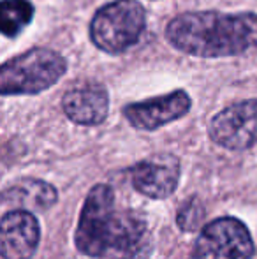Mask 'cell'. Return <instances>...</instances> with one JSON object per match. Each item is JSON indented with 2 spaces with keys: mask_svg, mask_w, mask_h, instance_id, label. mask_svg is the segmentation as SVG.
I'll use <instances>...</instances> for the list:
<instances>
[{
  "mask_svg": "<svg viewBox=\"0 0 257 259\" xmlns=\"http://www.w3.org/2000/svg\"><path fill=\"white\" fill-rule=\"evenodd\" d=\"M146 30V9L137 0H113L99 7L90 21V39L108 55L127 53Z\"/></svg>",
  "mask_w": 257,
  "mask_h": 259,
  "instance_id": "obj_3",
  "label": "cell"
},
{
  "mask_svg": "<svg viewBox=\"0 0 257 259\" xmlns=\"http://www.w3.org/2000/svg\"><path fill=\"white\" fill-rule=\"evenodd\" d=\"M4 205H11L16 210L44 211L52 208L59 199V192L52 184L37 178H21L11 184L4 191Z\"/></svg>",
  "mask_w": 257,
  "mask_h": 259,
  "instance_id": "obj_12",
  "label": "cell"
},
{
  "mask_svg": "<svg viewBox=\"0 0 257 259\" xmlns=\"http://www.w3.org/2000/svg\"><path fill=\"white\" fill-rule=\"evenodd\" d=\"M34 4L30 0H2L0 30L7 39H16L34 20Z\"/></svg>",
  "mask_w": 257,
  "mask_h": 259,
  "instance_id": "obj_13",
  "label": "cell"
},
{
  "mask_svg": "<svg viewBox=\"0 0 257 259\" xmlns=\"http://www.w3.org/2000/svg\"><path fill=\"white\" fill-rule=\"evenodd\" d=\"M204 206L197 198H190L182 208L178 210L176 215V224L182 231H195L201 228L202 221H204Z\"/></svg>",
  "mask_w": 257,
  "mask_h": 259,
  "instance_id": "obj_14",
  "label": "cell"
},
{
  "mask_svg": "<svg viewBox=\"0 0 257 259\" xmlns=\"http://www.w3.org/2000/svg\"><path fill=\"white\" fill-rule=\"evenodd\" d=\"M67 72V60L62 53L49 48H32L6 60L0 69V94L35 96L52 89Z\"/></svg>",
  "mask_w": 257,
  "mask_h": 259,
  "instance_id": "obj_2",
  "label": "cell"
},
{
  "mask_svg": "<svg viewBox=\"0 0 257 259\" xmlns=\"http://www.w3.org/2000/svg\"><path fill=\"white\" fill-rule=\"evenodd\" d=\"M150 250L151 235L143 215L134 210L118 211L102 259H146Z\"/></svg>",
  "mask_w": 257,
  "mask_h": 259,
  "instance_id": "obj_10",
  "label": "cell"
},
{
  "mask_svg": "<svg viewBox=\"0 0 257 259\" xmlns=\"http://www.w3.org/2000/svg\"><path fill=\"white\" fill-rule=\"evenodd\" d=\"M62 109L71 122L78 125H99L110 113V96L102 83L78 79L65 90Z\"/></svg>",
  "mask_w": 257,
  "mask_h": 259,
  "instance_id": "obj_9",
  "label": "cell"
},
{
  "mask_svg": "<svg viewBox=\"0 0 257 259\" xmlns=\"http://www.w3.org/2000/svg\"><path fill=\"white\" fill-rule=\"evenodd\" d=\"M164 35L173 48L190 57H241L257 52V13H182L166 25Z\"/></svg>",
  "mask_w": 257,
  "mask_h": 259,
  "instance_id": "obj_1",
  "label": "cell"
},
{
  "mask_svg": "<svg viewBox=\"0 0 257 259\" xmlns=\"http://www.w3.org/2000/svg\"><path fill=\"white\" fill-rule=\"evenodd\" d=\"M192 108V99L185 90H173L150 99L124 106L125 120L139 131H157L171 122L183 118Z\"/></svg>",
  "mask_w": 257,
  "mask_h": 259,
  "instance_id": "obj_7",
  "label": "cell"
},
{
  "mask_svg": "<svg viewBox=\"0 0 257 259\" xmlns=\"http://www.w3.org/2000/svg\"><path fill=\"white\" fill-rule=\"evenodd\" d=\"M117 213L113 189L106 184L93 185L85 198L74 233L79 252L88 257H104Z\"/></svg>",
  "mask_w": 257,
  "mask_h": 259,
  "instance_id": "obj_4",
  "label": "cell"
},
{
  "mask_svg": "<svg viewBox=\"0 0 257 259\" xmlns=\"http://www.w3.org/2000/svg\"><path fill=\"white\" fill-rule=\"evenodd\" d=\"M255 252L248 228L236 217H220L201 229L194 259H250Z\"/></svg>",
  "mask_w": 257,
  "mask_h": 259,
  "instance_id": "obj_5",
  "label": "cell"
},
{
  "mask_svg": "<svg viewBox=\"0 0 257 259\" xmlns=\"http://www.w3.org/2000/svg\"><path fill=\"white\" fill-rule=\"evenodd\" d=\"M208 134L215 145L233 152L257 145V99L238 101L220 109L210 120Z\"/></svg>",
  "mask_w": 257,
  "mask_h": 259,
  "instance_id": "obj_6",
  "label": "cell"
},
{
  "mask_svg": "<svg viewBox=\"0 0 257 259\" xmlns=\"http://www.w3.org/2000/svg\"><path fill=\"white\" fill-rule=\"evenodd\" d=\"M180 160L171 154H157L139 160L127 169L129 180L137 192L153 199L169 198L180 182Z\"/></svg>",
  "mask_w": 257,
  "mask_h": 259,
  "instance_id": "obj_8",
  "label": "cell"
},
{
  "mask_svg": "<svg viewBox=\"0 0 257 259\" xmlns=\"http://www.w3.org/2000/svg\"><path fill=\"white\" fill-rule=\"evenodd\" d=\"M41 229L32 211L4 213L0 229V252L4 259H30L37 250Z\"/></svg>",
  "mask_w": 257,
  "mask_h": 259,
  "instance_id": "obj_11",
  "label": "cell"
}]
</instances>
